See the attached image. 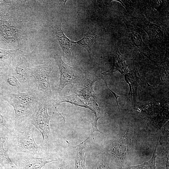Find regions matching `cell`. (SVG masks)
<instances>
[{
  "label": "cell",
  "instance_id": "obj_1",
  "mask_svg": "<svg viewBox=\"0 0 169 169\" xmlns=\"http://www.w3.org/2000/svg\"><path fill=\"white\" fill-rule=\"evenodd\" d=\"M35 129L28 122L15 127L13 131L8 133L5 147L9 156L21 152L40 157L47 155L35 142Z\"/></svg>",
  "mask_w": 169,
  "mask_h": 169
},
{
  "label": "cell",
  "instance_id": "obj_2",
  "mask_svg": "<svg viewBox=\"0 0 169 169\" xmlns=\"http://www.w3.org/2000/svg\"><path fill=\"white\" fill-rule=\"evenodd\" d=\"M43 96L42 92L38 89L1 96L13 109L15 127L29 122L39 99Z\"/></svg>",
  "mask_w": 169,
  "mask_h": 169
},
{
  "label": "cell",
  "instance_id": "obj_3",
  "mask_svg": "<svg viewBox=\"0 0 169 169\" xmlns=\"http://www.w3.org/2000/svg\"><path fill=\"white\" fill-rule=\"evenodd\" d=\"M48 99L43 95L39 99L30 122L41 133L42 139L40 146L46 154L53 152L54 141L50 131L49 121L52 115H49Z\"/></svg>",
  "mask_w": 169,
  "mask_h": 169
},
{
  "label": "cell",
  "instance_id": "obj_4",
  "mask_svg": "<svg viewBox=\"0 0 169 169\" xmlns=\"http://www.w3.org/2000/svg\"><path fill=\"white\" fill-rule=\"evenodd\" d=\"M131 131L126 130L116 136L106 147L104 153L123 169L128 166V150L130 148Z\"/></svg>",
  "mask_w": 169,
  "mask_h": 169
},
{
  "label": "cell",
  "instance_id": "obj_5",
  "mask_svg": "<svg viewBox=\"0 0 169 169\" xmlns=\"http://www.w3.org/2000/svg\"><path fill=\"white\" fill-rule=\"evenodd\" d=\"M10 157L17 169H42L46 164L61 158L54 152L41 157L19 153Z\"/></svg>",
  "mask_w": 169,
  "mask_h": 169
},
{
  "label": "cell",
  "instance_id": "obj_6",
  "mask_svg": "<svg viewBox=\"0 0 169 169\" xmlns=\"http://www.w3.org/2000/svg\"><path fill=\"white\" fill-rule=\"evenodd\" d=\"M54 66L51 63L48 62L41 65L29 64V69L34 78L38 89L43 93L44 97L48 101L53 98L50 82L51 73Z\"/></svg>",
  "mask_w": 169,
  "mask_h": 169
},
{
  "label": "cell",
  "instance_id": "obj_7",
  "mask_svg": "<svg viewBox=\"0 0 169 169\" xmlns=\"http://www.w3.org/2000/svg\"><path fill=\"white\" fill-rule=\"evenodd\" d=\"M29 63L25 58L22 57L20 53L14 58L11 66L13 75L27 91L38 89L29 69Z\"/></svg>",
  "mask_w": 169,
  "mask_h": 169
},
{
  "label": "cell",
  "instance_id": "obj_8",
  "mask_svg": "<svg viewBox=\"0 0 169 169\" xmlns=\"http://www.w3.org/2000/svg\"><path fill=\"white\" fill-rule=\"evenodd\" d=\"M54 58L59 68L60 79L58 90L59 94L67 85L77 83L83 74L79 69L73 67L66 64L62 60L60 55L54 53Z\"/></svg>",
  "mask_w": 169,
  "mask_h": 169
},
{
  "label": "cell",
  "instance_id": "obj_9",
  "mask_svg": "<svg viewBox=\"0 0 169 169\" xmlns=\"http://www.w3.org/2000/svg\"><path fill=\"white\" fill-rule=\"evenodd\" d=\"M100 79L101 74L97 75L90 73L83 74L78 81L73 84L72 89L77 95L83 96L85 100H89L91 97L95 99L96 96L94 90V84Z\"/></svg>",
  "mask_w": 169,
  "mask_h": 169
},
{
  "label": "cell",
  "instance_id": "obj_10",
  "mask_svg": "<svg viewBox=\"0 0 169 169\" xmlns=\"http://www.w3.org/2000/svg\"><path fill=\"white\" fill-rule=\"evenodd\" d=\"M0 90L3 95L27 92L13 75L11 66L5 68L0 75Z\"/></svg>",
  "mask_w": 169,
  "mask_h": 169
},
{
  "label": "cell",
  "instance_id": "obj_11",
  "mask_svg": "<svg viewBox=\"0 0 169 169\" xmlns=\"http://www.w3.org/2000/svg\"><path fill=\"white\" fill-rule=\"evenodd\" d=\"M66 102L72 105L84 107L93 111L96 108L97 103L95 99L90 98L89 100H83L80 98L76 95L73 94L69 95H66L58 94L53 99L48 101L49 105L51 104L55 108V110L59 113L58 110V106L61 104Z\"/></svg>",
  "mask_w": 169,
  "mask_h": 169
},
{
  "label": "cell",
  "instance_id": "obj_12",
  "mask_svg": "<svg viewBox=\"0 0 169 169\" xmlns=\"http://www.w3.org/2000/svg\"><path fill=\"white\" fill-rule=\"evenodd\" d=\"M15 128V114L12 106L0 96V130L11 132Z\"/></svg>",
  "mask_w": 169,
  "mask_h": 169
},
{
  "label": "cell",
  "instance_id": "obj_13",
  "mask_svg": "<svg viewBox=\"0 0 169 169\" xmlns=\"http://www.w3.org/2000/svg\"><path fill=\"white\" fill-rule=\"evenodd\" d=\"M50 27L53 33L59 41L63 53L64 58L66 59L69 64L72 51L76 44L75 42L71 41L65 35L61 29L60 23L52 24Z\"/></svg>",
  "mask_w": 169,
  "mask_h": 169
},
{
  "label": "cell",
  "instance_id": "obj_14",
  "mask_svg": "<svg viewBox=\"0 0 169 169\" xmlns=\"http://www.w3.org/2000/svg\"><path fill=\"white\" fill-rule=\"evenodd\" d=\"M124 76L125 80L130 86L128 97L131 99L132 102H135L137 96L138 87L143 82L141 79L136 66V68L132 72L128 73Z\"/></svg>",
  "mask_w": 169,
  "mask_h": 169
},
{
  "label": "cell",
  "instance_id": "obj_15",
  "mask_svg": "<svg viewBox=\"0 0 169 169\" xmlns=\"http://www.w3.org/2000/svg\"><path fill=\"white\" fill-rule=\"evenodd\" d=\"M113 58V63L111 68L103 73L106 75H110L115 71L119 72L124 75L127 74L128 70L127 66L118 49L115 41Z\"/></svg>",
  "mask_w": 169,
  "mask_h": 169
},
{
  "label": "cell",
  "instance_id": "obj_16",
  "mask_svg": "<svg viewBox=\"0 0 169 169\" xmlns=\"http://www.w3.org/2000/svg\"><path fill=\"white\" fill-rule=\"evenodd\" d=\"M9 132L7 131L0 130V164L6 168L17 169L4 146Z\"/></svg>",
  "mask_w": 169,
  "mask_h": 169
},
{
  "label": "cell",
  "instance_id": "obj_17",
  "mask_svg": "<svg viewBox=\"0 0 169 169\" xmlns=\"http://www.w3.org/2000/svg\"><path fill=\"white\" fill-rule=\"evenodd\" d=\"M90 135L85 140L74 146L76 151L74 169H85V161L87 156V143Z\"/></svg>",
  "mask_w": 169,
  "mask_h": 169
},
{
  "label": "cell",
  "instance_id": "obj_18",
  "mask_svg": "<svg viewBox=\"0 0 169 169\" xmlns=\"http://www.w3.org/2000/svg\"><path fill=\"white\" fill-rule=\"evenodd\" d=\"M91 169H123L104 153L99 155Z\"/></svg>",
  "mask_w": 169,
  "mask_h": 169
},
{
  "label": "cell",
  "instance_id": "obj_19",
  "mask_svg": "<svg viewBox=\"0 0 169 169\" xmlns=\"http://www.w3.org/2000/svg\"><path fill=\"white\" fill-rule=\"evenodd\" d=\"M126 25L130 35L132 44L141 54L146 56V54H148L149 50L143 42L141 35L133 28L128 25Z\"/></svg>",
  "mask_w": 169,
  "mask_h": 169
},
{
  "label": "cell",
  "instance_id": "obj_20",
  "mask_svg": "<svg viewBox=\"0 0 169 169\" xmlns=\"http://www.w3.org/2000/svg\"><path fill=\"white\" fill-rule=\"evenodd\" d=\"M20 53L19 49H7L0 46V67L6 68L10 66L14 58Z\"/></svg>",
  "mask_w": 169,
  "mask_h": 169
},
{
  "label": "cell",
  "instance_id": "obj_21",
  "mask_svg": "<svg viewBox=\"0 0 169 169\" xmlns=\"http://www.w3.org/2000/svg\"><path fill=\"white\" fill-rule=\"evenodd\" d=\"M143 28L150 38L158 40L163 39V30L161 27L156 25L146 20L144 23Z\"/></svg>",
  "mask_w": 169,
  "mask_h": 169
},
{
  "label": "cell",
  "instance_id": "obj_22",
  "mask_svg": "<svg viewBox=\"0 0 169 169\" xmlns=\"http://www.w3.org/2000/svg\"><path fill=\"white\" fill-rule=\"evenodd\" d=\"M97 37L98 35L96 34L92 33L85 35L82 39L75 42L76 44H78L85 49L90 55L93 45L95 42Z\"/></svg>",
  "mask_w": 169,
  "mask_h": 169
},
{
  "label": "cell",
  "instance_id": "obj_23",
  "mask_svg": "<svg viewBox=\"0 0 169 169\" xmlns=\"http://www.w3.org/2000/svg\"><path fill=\"white\" fill-rule=\"evenodd\" d=\"M69 159L65 155L64 158L46 164L42 169H71Z\"/></svg>",
  "mask_w": 169,
  "mask_h": 169
},
{
  "label": "cell",
  "instance_id": "obj_24",
  "mask_svg": "<svg viewBox=\"0 0 169 169\" xmlns=\"http://www.w3.org/2000/svg\"><path fill=\"white\" fill-rule=\"evenodd\" d=\"M158 141V140L157 141L153 155L149 161L139 165L126 167L124 169H156V160L157 156L156 150Z\"/></svg>",
  "mask_w": 169,
  "mask_h": 169
},
{
  "label": "cell",
  "instance_id": "obj_25",
  "mask_svg": "<svg viewBox=\"0 0 169 169\" xmlns=\"http://www.w3.org/2000/svg\"><path fill=\"white\" fill-rule=\"evenodd\" d=\"M105 82V84H106V86L107 87L108 89V90L110 91L114 95V96H115V98H116V102H117V105H118V109H119V111H120V108H119V104H118V101H117V98L120 97V96H119L118 95H117V94H116L115 92H114L113 91H112L111 90H110L108 87V85H107V81L106 80H105V81H104Z\"/></svg>",
  "mask_w": 169,
  "mask_h": 169
},
{
  "label": "cell",
  "instance_id": "obj_26",
  "mask_svg": "<svg viewBox=\"0 0 169 169\" xmlns=\"http://www.w3.org/2000/svg\"><path fill=\"white\" fill-rule=\"evenodd\" d=\"M0 169H12V168H7L3 167L2 165L0 164Z\"/></svg>",
  "mask_w": 169,
  "mask_h": 169
},
{
  "label": "cell",
  "instance_id": "obj_27",
  "mask_svg": "<svg viewBox=\"0 0 169 169\" xmlns=\"http://www.w3.org/2000/svg\"><path fill=\"white\" fill-rule=\"evenodd\" d=\"M5 68H2L0 67V75L1 74Z\"/></svg>",
  "mask_w": 169,
  "mask_h": 169
},
{
  "label": "cell",
  "instance_id": "obj_28",
  "mask_svg": "<svg viewBox=\"0 0 169 169\" xmlns=\"http://www.w3.org/2000/svg\"><path fill=\"white\" fill-rule=\"evenodd\" d=\"M3 95V93L2 92L1 90H0V96H2Z\"/></svg>",
  "mask_w": 169,
  "mask_h": 169
},
{
  "label": "cell",
  "instance_id": "obj_29",
  "mask_svg": "<svg viewBox=\"0 0 169 169\" xmlns=\"http://www.w3.org/2000/svg\"></svg>",
  "mask_w": 169,
  "mask_h": 169
}]
</instances>
